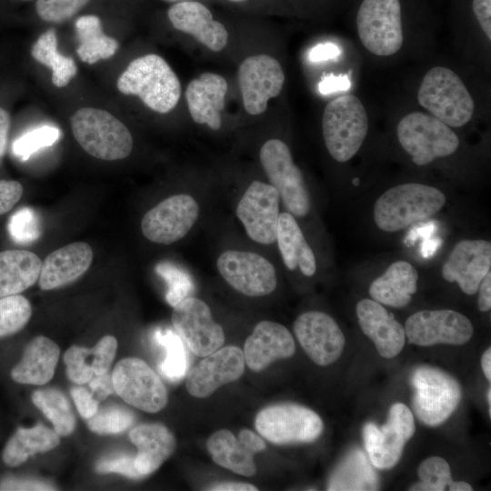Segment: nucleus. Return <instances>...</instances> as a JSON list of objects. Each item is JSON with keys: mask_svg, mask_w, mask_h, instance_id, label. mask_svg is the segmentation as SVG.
Segmentation results:
<instances>
[{"mask_svg": "<svg viewBox=\"0 0 491 491\" xmlns=\"http://www.w3.org/2000/svg\"><path fill=\"white\" fill-rule=\"evenodd\" d=\"M397 140L416 165H426L454 155L460 140L452 127L433 115L414 111L405 115L396 126Z\"/></svg>", "mask_w": 491, "mask_h": 491, "instance_id": "6", "label": "nucleus"}, {"mask_svg": "<svg viewBox=\"0 0 491 491\" xmlns=\"http://www.w3.org/2000/svg\"><path fill=\"white\" fill-rule=\"evenodd\" d=\"M417 474L420 481L413 485L410 490L443 491L453 482L448 463L439 456L424 460L417 469Z\"/></svg>", "mask_w": 491, "mask_h": 491, "instance_id": "41", "label": "nucleus"}, {"mask_svg": "<svg viewBox=\"0 0 491 491\" xmlns=\"http://www.w3.org/2000/svg\"><path fill=\"white\" fill-rule=\"evenodd\" d=\"M31 54L34 59L52 70V82L56 87H64L75 75L77 67L71 57L57 51L55 31L49 29L34 44Z\"/></svg>", "mask_w": 491, "mask_h": 491, "instance_id": "37", "label": "nucleus"}, {"mask_svg": "<svg viewBox=\"0 0 491 491\" xmlns=\"http://www.w3.org/2000/svg\"><path fill=\"white\" fill-rule=\"evenodd\" d=\"M446 204L438 188L419 183L393 186L374 205V220L385 232H397L437 214Z\"/></svg>", "mask_w": 491, "mask_h": 491, "instance_id": "2", "label": "nucleus"}, {"mask_svg": "<svg viewBox=\"0 0 491 491\" xmlns=\"http://www.w3.org/2000/svg\"><path fill=\"white\" fill-rule=\"evenodd\" d=\"M8 231L17 243H29L40 235L36 215L30 208H21L10 218Z\"/></svg>", "mask_w": 491, "mask_h": 491, "instance_id": "45", "label": "nucleus"}, {"mask_svg": "<svg viewBox=\"0 0 491 491\" xmlns=\"http://www.w3.org/2000/svg\"><path fill=\"white\" fill-rule=\"evenodd\" d=\"M167 17L176 30L192 35L213 52H220L227 45L226 28L214 19L202 3L193 0L175 3L169 7Z\"/></svg>", "mask_w": 491, "mask_h": 491, "instance_id": "23", "label": "nucleus"}, {"mask_svg": "<svg viewBox=\"0 0 491 491\" xmlns=\"http://www.w3.org/2000/svg\"><path fill=\"white\" fill-rule=\"evenodd\" d=\"M90 0H37L35 10L48 23H63L75 15Z\"/></svg>", "mask_w": 491, "mask_h": 491, "instance_id": "44", "label": "nucleus"}, {"mask_svg": "<svg viewBox=\"0 0 491 491\" xmlns=\"http://www.w3.org/2000/svg\"><path fill=\"white\" fill-rule=\"evenodd\" d=\"M47 483L16 477H8L0 481V490H54Z\"/></svg>", "mask_w": 491, "mask_h": 491, "instance_id": "50", "label": "nucleus"}, {"mask_svg": "<svg viewBox=\"0 0 491 491\" xmlns=\"http://www.w3.org/2000/svg\"><path fill=\"white\" fill-rule=\"evenodd\" d=\"M215 491H256V486L242 482H224L216 484L209 488Z\"/></svg>", "mask_w": 491, "mask_h": 491, "instance_id": "55", "label": "nucleus"}, {"mask_svg": "<svg viewBox=\"0 0 491 491\" xmlns=\"http://www.w3.org/2000/svg\"><path fill=\"white\" fill-rule=\"evenodd\" d=\"M478 309L482 312L491 308V272L489 271L481 281L478 290Z\"/></svg>", "mask_w": 491, "mask_h": 491, "instance_id": "53", "label": "nucleus"}, {"mask_svg": "<svg viewBox=\"0 0 491 491\" xmlns=\"http://www.w3.org/2000/svg\"><path fill=\"white\" fill-rule=\"evenodd\" d=\"M472 8L486 38L491 41V0H473Z\"/></svg>", "mask_w": 491, "mask_h": 491, "instance_id": "51", "label": "nucleus"}, {"mask_svg": "<svg viewBox=\"0 0 491 491\" xmlns=\"http://www.w3.org/2000/svg\"><path fill=\"white\" fill-rule=\"evenodd\" d=\"M216 266L228 285L247 296L269 295L277 285L274 266L254 252L225 251L217 258Z\"/></svg>", "mask_w": 491, "mask_h": 491, "instance_id": "16", "label": "nucleus"}, {"mask_svg": "<svg viewBox=\"0 0 491 491\" xmlns=\"http://www.w3.org/2000/svg\"><path fill=\"white\" fill-rule=\"evenodd\" d=\"M131 442L137 447L135 466L144 476L155 472L174 453V435L161 424H142L129 432Z\"/></svg>", "mask_w": 491, "mask_h": 491, "instance_id": "29", "label": "nucleus"}, {"mask_svg": "<svg viewBox=\"0 0 491 491\" xmlns=\"http://www.w3.org/2000/svg\"><path fill=\"white\" fill-rule=\"evenodd\" d=\"M162 1L168 2V3H179V2L191 1V0H162Z\"/></svg>", "mask_w": 491, "mask_h": 491, "instance_id": "60", "label": "nucleus"}, {"mask_svg": "<svg viewBox=\"0 0 491 491\" xmlns=\"http://www.w3.org/2000/svg\"><path fill=\"white\" fill-rule=\"evenodd\" d=\"M414 433V416L402 403H396L390 407L387 421L381 427L366 423L363 428V438L372 465L379 469L393 467Z\"/></svg>", "mask_w": 491, "mask_h": 491, "instance_id": "12", "label": "nucleus"}, {"mask_svg": "<svg viewBox=\"0 0 491 491\" xmlns=\"http://www.w3.org/2000/svg\"><path fill=\"white\" fill-rule=\"evenodd\" d=\"M266 447L265 441L249 429H242L237 438L231 431L220 429L206 441L207 451L215 464L244 476L256 475L254 456Z\"/></svg>", "mask_w": 491, "mask_h": 491, "instance_id": "22", "label": "nucleus"}, {"mask_svg": "<svg viewBox=\"0 0 491 491\" xmlns=\"http://www.w3.org/2000/svg\"><path fill=\"white\" fill-rule=\"evenodd\" d=\"M276 241L283 261L289 270L293 271L298 267L303 275L314 276L316 271L314 252L295 216L289 212L279 214Z\"/></svg>", "mask_w": 491, "mask_h": 491, "instance_id": "32", "label": "nucleus"}, {"mask_svg": "<svg viewBox=\"0 0 491 491\" xmlns=\"http://www.w3.org/2000/svg\"><path fill=\"white\" fill-rule=\"evenodd\" d=\"M259 158L285 207L295 216H306L311 208L309 192L287 145L277 138L269 139L261 146Z\"/></svg>", "mask_w": 491, "mask_h": 491, "instance_id": "8", "label": "nucleus"}, {"mask_svg": "<svg viewBox=\"0 0 491 491\" xmlns=\"http://www.w3.org/2000/svg\"><path fill=\"white\" fill-rule=\"evenodd\" d=\"M93 260V250L85 242H75L49 254L42 262L39 286L52 290L70 284L84 275Z\"/></svg>", "mask_w": 491, "mask_h": 491, "instance_id": "27", "label": "nucleus"}, {"mask_svg": "<svg viewBox=\"0 0 491 491\" xmlns=\"http://www.w3.org/2000/svg\"><path fill=\"white\" fill-rule=\"evenodd\" d=\"M230 1H233V2H241V1H244V0H230Z\"/></svg>", "mask_w": 491, "mask_h": 491, "instance_id": "61", "label": "nucleus"}, {"mask_svg": "<svg viewBox=\"0 0 491 491\" xmlns=\"http://www.w3.org/2000/svg\"><path fill=\"white\" fill-rule=\"evenodd\" d=\"M486 399H487V403H488V406H489V415L491 414V390H490V387H488L487 389V392H486Z\"/></svg>", "mask_w": 491, "mask_h": 491, "instance_id": "59", "label": "nucleus"}, {"mask_svg": "<svg viewBox=\"0 0 491 491\" xmlns=\"http://www.w3.org/2000/svg\"><path fill=\"white\" fill-rule=\"evenodd\" d=\"M117 349L113 336H103L92 348L70 346L64 354L66 376L74 383L84 385L94 376L108 372Z\"/></svg>", "mask_w": 491, "mask_h": 491, "instance_id": "30", "label": "nucleus"}, {"mask_svg": "<svg viewBox=\"0 0 491 491\" xmlns=\"http://www.w3.org/2000/svg\"><path fill=\"white\" fill-rule=\"evenodd\" d=\"M60 135V130L55 126L37 127L17 138L13 144V152L17 157L25 160L39 149L55 144Z\"/></svg>", "mask_w": 491, "mask_h": 491, "instance_id": "43", "label": "nucleus"}, {"mask_svg": "<svg viewBox=\"0 0 491 491\" xmlns=\"http://www.w3.org/2000/svg\"><path fill=\"white\" fill-rule=\"evenodd\" d=\"M42 261L27 250L0 252V297L17 295L39 278Z\"/></svg>", "mask_w": 491, "mask_h": 491, "instance_id": "33", "label": "nucleus"}, {"mask_svg": "<svg viewBox=\"0 0 491 491\" xmlns=\"http://www.w3.org/2000/svg\"><path fill=\"white\" fill-rule=\"evenodd\" d=\"M227 89L225 77L215 73L205 72L192 79L185 89V100L193 121L219 130Z\"/></svg>", "mask_w": 491, "mask_h": 491, "instance_id": "25", "label": "nucleus"}, {"mask_svg": "<svg viewBox=\"0 0 491 491\" xmlns=\"http://www.w3.org/2000/svg\"><path fill=\"white\" fill-rule=\"evenodd\" d=\"M296 351L295 340L283 325L264 320L259 322L244 345L245 363L254 372H260L277 359L291 357Z\"/></svg>", "mask_w": 491, "mask_h": 491, "instance_id": "24", "label": "nucleus"}, {"mask_svg": "<svg viewBox=\"0 0 491 491\" xmlns=\"http://www.w3.org/2000/svg\"><path fill=\"white\" fill-rule=\"evenodd\" d=\"M356 310L361 330L372 340L381 356H397L406 343L404 326L373 299L360 300Z\"/></svg>", "mask_w": 491, "mask_h": 491, "instance_id": "26", "label": "nucleus"}, {"mask_svg": "<svg viewBox=\"0 0 491 491\" xmlns=\"http://www.w3.org/2000/svg\"><path fill=\"white\" fill-rule=\"evenodd\" d=\"M32 402L52 423L60 436L72 434L75 427V417L65 396L55 388L35 390Z\"/></svg>", "mask_w": 491, "mask_h": 491, "instance_id": "38", "label": "nucleus"}, {"mask_svg": "<svg viewBox=\"0 0 491 491\" xmlns=\"http://www.w3.org/2000/svg\"><path fill=\"white\" fill-rule=\"evenodd\" d=\"M404 328L408 342L421 346L464 345L474 333L473 325L466 316L449 309L416 312L406 319Z\"/></svg>", "mask_w": 491, "mask_h": 491, "instance_id": "17", "label": "nucleus"}, {"mask_svg": "<svg viewBox=\"0 0 491 491\" xmlns=\"http://www.w3.org/2000/svg\"><path fill=\"white\" fill-rule=\"evenodd\" d=\"M257 432L276 445L310 443L322 434L321 417L310 408L283 403L260 410L255 419Z\"/></svg>", "mask_w": 491, "mask_h": 491, "instance_id": "10", "label": "nucleus"}, {"mask_svg": "<svg viewBox=\"0 0 491 491\" xmlns=\"http://www.w3.org/2000/svg\"><path fill=\"white\" fill-rule=\"evenodd\" d=\"M294 331L306 355L318 366H328L342 355L346 339L337 323L329 315L309 311L294 323Z\"/></svg>", "mask_w": 491, "mask_h": 491, "instance_id": "19", "label": "nucleus"}, {"mask_svg": "<svg viewBox=\"0 0 491 491\" xmlns=\"http://www.w3.org/2000/svg\"><path fill=\"white\" fill-rule=\"evenodd\" d=\"M171 317L184 344L198 356L210 355L225 343L222 326L215 322L209 306L198 298L181 300L174 306Z\"/></svg>", "mask_w": 491, "mask_h": 491, "instance_id": "14", "label": "nucleus"}, {"mask_svg": "<svg viewBox=\"0 0 491 491\" xmlns=\"http://www.w3.org/2000/svg\"><path fill=\"white\" fill-rule=\"evenodd\" d=\"M23 186L17 181L0 180V215L10 211L19 201Z\"/></svg>", "mask_w": 491, "mask_h": 491, "instance_id": "49", "label": "nucleus"}, {"mask_svg": "<svg viewBox=\"0 0 491 491\" xmlns=\"http://www.w3.org/2000/svg\"><path fill=\"white\" fill-rule=\"evenodd\" d=\"M356 29L363 46L377 56H391L404 43L399 0H363L356 14Z\"/></svg>", "mask_w": 491, "mask_h": 491, "instance_id": "9", "label": "nucleus"}, {"mask_svg": "<svg viewBox=\"0 0 491 491\" xmlns=\"http://www.w3.org/2000/svg\"><path fill=\"white\" fill-rule=\"evenodd\" d=\"M448 490L450 491H471L473 488L472 486L466 483V482H463V481H459V482H455L453 481L449 486H448Z\"/></svg>", "mask_w": 491, "mask_h": 491, "instance_id": "58", "label": "nucleus"}, {"mask_svg": "<svg viewBox=\"0 0 491 491\" xmlns=\"http://www.w3.org/2000/svg\"><path fill=\"white\" fill-rule=\"evenodd\" d=\"M9 128V115L5 110L0 107V162L6 150Z\"/></svg>", "mask_w": 491, "mask_h": 491, "instance_id": "54", "label": "nucleus"}, {"mask_svg": "<svg viewBox=\"0 0 491 491\" xmlns=\"http://www.w3.org/2000/svg\"><path fill=\"white\" fill-rule=\"evenodd\" d=\"M132 411L119 406L98 408L97 412L87 419L88 428L97 434H117L129 428L135 422Z\"/></svg>", "mask_w": 491, "mask_h": 491, "instance_id": "42", "label": "nucleus"}, {"mask_svg": "<svg viewBox=\"0 0 491 491\" xmlns=\"http://www.w3.org/2000/svg\"><path fill=\"white\" fill-rule=\"evenodd\" d=\"M59 356L55 342L38 336L26 345L21 360L11 370V378L24 385L47 384L55 375Z\"/></svg>", "mask_w": 491, "mask_h": 491, "instance_id": "28", "label": "nucleus"}, {"mask_svg": "<svg viewBox=\"0 0 491 491\" xmlns=\"http://www.w3.org/2000/svg\"><path fill=\"white\" fill-rule=\"evenodd\" d=\"M116 85L122 94L138 96L159 114L173 110L181 95L177 75L163 57L155 54L133 60L118 77Z\"/></svg>", "mask_w": 491, "mask_h": 491, "instance_id": "1", "label": "nucleus"}, {"mask_svg": "<svg viewBox=\"0 0 491 491\" xmlns=\"http://www.w3.org/2000/svg\"><path fill=\"white\" fill-rule=\"evenodd\" d=\"M417 279L418 273L415 266L398 260L371 283L369 294L373 300L380 304L401 308L411 302L412 295L416 292Z\"/></svg>", "mask_w": 491, "mask_h": 491, "instance_id": "31", "label": "nucleus"}, {"mask_svg": "<svg viewBox=\"0 0 491 491\" xmlns=\"http://www.w3.org/2000/svg\"><path fill=\"white\" fill-rule=\"evenodd\" d=\"M60 443V436L41 424L29 428L19 427L5 444L3 462L9 466H17L30 456L47 452Z\"/></svg>", "mask_w": 491, "mask_h": 491, "instance_id": "34", "label": "nucleus"}, {"mask_svg": "<svg viewBox=\"0 0 491 491\" xmlns=\"http://www.w3.org/2000/svg\"><path fill=\"white\" fill-rule=\"evenodd\" d=\"M245 364L244 354L239 347H220L205 356L189 371L186 390L195 397H207L220 386L239 379L245 371Z\"/></svg>", "mask_w": 491, "mask_h": 491, "instance_id": "20", "label": "nucleus"}, {"mask_svg": "<svg viewBox=\"0 0 491 491\" xmlns=\"http://www.w3.org/2000/svg\"><path fill=\"white\" fill-rule=\"evenodd\" d=\"M416 99L429 115L452 128L467 125L476 110L472 95L452 69L436 65L424 75Z\"/></svg>", "mask_w": 491, "mask_h": 491, "instance_id": "3", "label": "nucleus"}, {"mask_svg": "<svg viewBox=\"0 0 491 491\" xmlns=\"http://www.w3.org/2000/svg\"><path fill=\"white\" fill-rule=\"evenodd\" d=\"M88 383L93 396L98 401H102L115 393L112 376L108 372L94 376Z\"/></svg>", "mask_w": 491, "mask_h": 491, "instance_id": "52", "label": "nucleus"}, {"mask_svg": "<svg viewBox=\"0 0 491 491\" xmlns=\"http://www.w3.org/2000/svg\"><path fill=\"white\" fill-rule=\"evenodd\" d=\"M98 473H117L131 478H141L143 476L135 466V456L119 455L100 460L95 466Z\"/></svg>", "mask_w": 491, "mask_h": 491, "instance_id": "46", "label": "nucleus"}, {"mask_svg": "<svg viewBox=\"0 0 491 491\" xmlns=\"http://www.w3.org/2000/svg\"><path fill=\"white\" fill-rule=\"evenodd\" d=\"M280 196L264 182L253 181L236 206V215L253 241L270 245L276 241Z\"/></svg>", "mask_w": 491, "mask_h": 491, "instance_id": "18", "label": "nucleus"}, {"mask_svg": "<svg viewBox=\"0 0 491 491\" xmlns=\"http://www.w3.org/2000/svg\"><path fill=\"white\" fill-rule=\"evenodd\" d=\"M369 128L367 112L362 101L346 94L329 101L323 112L322 133L331 157L345 163L361 148Z\"/></svg>", "mask_w": 491, "mask_h": 491, "instance_id": "4", "label": "nucleus"}, {"mask_svg": "<svg viewBox=\"0 0 491 491\" xmlns=\"http://www.w3.org/2000/svg\"><path fill=\"white\" fill-rule=\"evenodd\" d=\"M70 393L82 417L88 419L97 412L99 401L87 389L83 386H75Z\"/></svg>", "mask_w": 491, "mask_h": 491, "instance_id": "48", "label": "nucleus"}, {"mask_svg": "<svg viewBox=\"0 0 491 491\" xmlns=\"http://www.w3.org/2000/svg\"><path fill=\"white\" fill-rule=\"evenodd\" d=\"M72 132L90 155L105 161L127 157L133 149L128 128L109 112L84 107L71 116Z\"/></svg>", "mask_w": 491, "mask_h": 491, "instance_id": "5", "label": "nucleus"}, {"mask_svg": "<svg viewBox=\"0 0 491 491\" xmlns=\"http://www.w3.org/2000/svg\"><path fill=\"white\" fill-rule=\"evenodd\" d=\"M31 316L32 307L25 296L17 294L0 297V338L20 331Z\"/></svg>", "mask_w": 491, "mask_h": 491, "instance_id": "40", "label": "nucleus"}, {"mask_svg": "<svg viewBox=\"0 0 491 491\" xmlns=\"http://www.w3.org/2000/svg\"><path fill=\"white\" fill-rule=\"evenodd\" d=\"M155 340L165 349V357L160 365L162 374L171 381L182 379L188 368L185 345L178 334L170 330L157 331Z\"/></svg>", "mask_w": 491, "mask_h": 491, "instance_id": "39", "label": "nucleus"}, {"mask_svg": "<svg viewBox=\"0 0 491 491\" xmlns=\"http://www.w3.org/2000/svg\"><path fill=\"white\" fill-rule=\"evenodd\" d=\"M378 477L361 449L350 451L329 478L327 490H377Z\"/></svg>", "mask_w": 491, "mask_h": 491, "instance_id": "35", "label": "nucleus"}, {"mask_svg": "<svg viewBox=\"0 0 491 491\" xmlns=\"http://www.w3.org/2000/svg\"><path fill=\"white\" fill-rule=\"evenodd\" d=\"M159 273L166 278L169 284V290L166 295V300L172 306H175L184 298L187 297L190 290V283L182 276L174 273L170 269L161 267Z\"/></svg>", "mask_w": 491, "mask_h": 491, "instance_id": "47", "label": "nucleus"}, {"mask_svg": "<svg viewBox=\"0 0 491 491\" xmlns=\"http://www.w3.org/2000/svg\"><path fill=\"white\" fill-rule=\"evenodd\" d=\"M75 27L79 43L76 53L83 62L92 65L99 60L108 59L118 49L117 41L104 34L98 16H80L75 21Z\"/></svg>", "mask_w": 491, "mask_h": 491, "instance_id": "36", "label": "nucleus"}, {"mask_svg": "<svg viewBox=\"0 0 491 491\" xmlns=\"http://www.w3.org/2000/svg\"><path fill=\"white\" fill-rule=\"evenodd\" d=\"M411 383L415 415L426 426H436L444 423L460 402L459 383L440 368L418 366L412 374Z\"/></svg>", "mask_w": 491, "mask_h": 491, "instance_id": "7", "label": "nucleus"}, {"mask_svg": "<svg viewBox=\"0 0 491 491\" xmlns=\"http://www.w3.org/2000/svg\"><path fill=\"white\" fill-rule=\"evenodd\" d=\"M115 393L125 402L147 413H156L167 404L166 388L158 375L143 360H120L111 374Z\"/></svg>", "mask_w": 491, "mask_h": 491, "instance_id": "11", "label": "nucleus"}, {"mask_svg": "<svg viewBox=\"0 0 491 491\" xmlns=\"http://www.w3.org/2000/svg\"><path fill=\"white\" fill-rule=\"evenodd\" d=\"M491 267V243L483 239L458 242L442 266V276L456 282L466 295H475Z\"/></svg>", "mask_w": 491, "mask_h": 491, "instance_id": "21", "label": "nucleus"}, {"mask_svg": "<svg viewBox=\"0 0 491 491\" xmlns=\"http://www.w3.org/2000/svg\"><path fill=\"white\" fill-rule=\"evenodd\" d=\"M199 211L197 202L190 195H171L145 214L141 221L142 233L151 242L173 244L190 231Z\"/></svg>", "mask_w": 491, "mask_h": 491, "instance_id": "15", "label": "nucleus"}, {"mask_svg": "<svg viewBox=\"0 0 491 491\" xmlns=\"http://www.w3.org/2000/svg\"><path fill=\"white\" fill-rule=\"evenodd\" d=\"M336 55V48L334 45L326 44L316 46L310 52V59L312 61H319L326 59Z\"/></svg>", "mask_w": 491, "mask_h": 491, "instance_id": "56", "label": "nucleus"}, {"mask_svg": "<svg viewBox=\"0 0 491 491\" xmlns=\"http://www.w3.org/2000/svg\"><path fill=\"white\" fill-rule=\"evenodd\" d=\"M237 78L244 108L251 115L265 113L269 100L279 95L285 83L280 63L266 54L246 57L238 67Z\"/></svg>", "mask_w": 491, "mask_h": 491, "instance_id": "13", "label": "nucleus"}, {"mask_svg": "<svg viewBox=\"0 0 491 491\" xmlns=\"http://www.w3.org/2000/svg\"><path fill=\"white\" fill-rule=\"evenodd\" d=\"M481 366L486 379L491 381V349L488 347L481 358Z\"/></svg>", "mask_w": 491, "mask_h": 491, "instance_id": "57", "label": "nucleus"}]
</instances>
